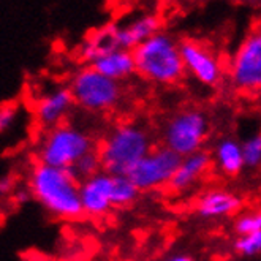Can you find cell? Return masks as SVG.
Instances as JSON below:
<instances>
[{
    "instance_id": "7a4b0ae2",
    "label": "cell",
    "mask_w": 261,
    "mask_h": 261,
    "mask_svg": "<svg viewBox=\"0 0 261 261\" xmlns=\"http://www.w3.org/2000/svg\"><path fill=\"white\" fill-rule=\"evenodd\" d=\"M132 54L136 73L147 81L170 86L179 83L186 74L179 41L162 30L138 44Z\"/></svg>"
},
{
    "instance_id": "5b68a950",
    "label": "cell",
    "mask_w": 261,
    "mask_h": 261,
    "mask_svg": "<svg viewBox=\"0 0 261 261\" xmlns=\"http://www.w3.org/2000/svg\"><path fill=\"white\" fill-rule=\"evenodd\" d=\"M209 132L211 127L206 113L196 108H187L168 119L163 130V143L166 149L173 150L179 157H187L203 150Z\"/></svg>"
},
{
    "instance_id": "52a82bcc",
    "label": "cell",
    "mask_w": 261,
    "mask_h": 261,
    "mask_svg": "<svg viewBox=\"0 0 261 261\" xmlns=\"http://www.w3.org/2000/svg\"><path fill=\"white\" fill-rule=\"evenodd\" d=\"M177 153L166 149L165 146L152 147L146 155L138 162L128 177L140 192L157 190L168 187L173 174L180 163Z\"/></svg>"
},
{
    "instance_id": "e0dca14e",
    "label": "cell",
    "mask_w": 261,
    "mask_h": 261,
    "mask_svg": "<svg viewBox=\"0 0 261 261\" xmlns=\"http://www.w3.org/2000/svg\"><path fill=\"white\" fill-rule=\"evenodd\" d=\"M212 162L216 163L219 171L223 173L228 177H236L244 170V160H242V150L241 143L236 141L234 138H222L216 144L214 149V159Z\"/></svg>"
},
{
    "instance_id": "9a60e30c",
    "label": "cell",
    "mask_w": 261,
    "mask_h": 261,
    "mask_svg": "<svg viewBox=\"0 0 261 261\" xmlns=\"http://www.w3.org/2000/svg\"><path fill=\"white\" fill-rule=\"evenodd\" d=\"M117 25L116 24H106L101 29L94 30L81 44L80 48V59L86 64H94L97 59L101 56L113 53L117 48V40H116Z\"/></svg>"
},
{
    "instance_id": "2e32d148",
    "label": "cell",
    "mask_w": 261,
    "mask_h": 261,
    "mask_svg": "<svg viewBox=\"0 0 261 261\" xmlns=\"http://www.w3.org/2000/svg\"><path fill=\"white\" fill-rule=\"evenodd\" d=\"M89 67H92L100 74L117 83L130 78L132 74L136 73L133 54L132 51H125V49H116L113 53L105 54L100 59H97L94 64H90Z\"/></svg>"
},
{
    "instance_id": "44dd1931",
    "label": "cell",
    "mask_w": 261,
    "mask_h": 261,
    "mask_svg": "<svg viewBox=\"0 0 261 261\" xmlns=\"http://www.w3.org/2000/svg\"><path fill=\"white\" fill-rule=\"evenodd\" d=\"M233 250L236 255L242 258H255L261 252V231L247 234V236H236L233 242Z\"/></svg>"
},
{
    "instance_id": "7402d4cb",
    "label": "cell",
    "mask_w": 261,
    "mask_h": 261,
    "mask_svg": "<svg viewBox=\"0 0 261 261\" xmlns=\"http://www.w3.org/2000/svg\"><path fill=\"white\" fill-rule=\"evenodd\" d=\"M242 160L245 168H258L261 163V136L258 133L247 138L244 143H241Z\"/></svg>"
},
{
    "instance_id": "cb8c5ba5",
    "label": "cell",
    "mask_w": 261,
    "mask_h": 261,
    "mask_svg": "<svg viewBox=\"0 0 261 261\" xmlns=\"http://www.w3.org/2000/svg\"><path fill=\"white\" fill-rule=\"evenodd\" d=\"M16 189V180H14L13 176L7 174V176H2L0 177V196H7V195H11Z\"/></svg>"
},
{
    "instance_id": "ffe728a7",
    "label": "cell",
    "mask_w": 261,
    "mask_h": 261,
    "mask_svg": "<svg viewBox=\"0 0 261 261\" xmlns=\"http://www.w3.org/2000/svg\"><path fill=\"white\" fill-rule=\"evenodd\" d=\"M71 171L80 180H84L90 176L100 173L101 171V162H100L97 150L87 152L86 155H83L78 162L73 165Z\"/></svg>"
},
{
    "instance_id": "603a6c76",
    "label": "cell",
    "mask_w": 261,
    "mask_h": 261,
    "mask_svg": "<svg viewBox=\"0 0 261 261\" xmlns=\"http://www.w3.org/2000/svg\"><path fill=\"white\" fill-rule=\"evenodd\" d=\"M19 117V106L16 103L0 105V135L7 133L13 128Z\"/></svg>"
},
{
    "instance_id": "484cf974",
    "label": "cell",
    "mask_w": 261,
    "mask_h": 261,
    "mask_svg": "<svg viewBox=\"0 0 261 261\" xmlns=\"http://www.w3.org/2000/svg\"><path fill=\"white\" fill-rule=\"evenodd\" d=\"M165 261H195V258L187 253H174L171 256H168Z\"/></svg>"
},
{
    "instance_id": "3957f363",
    "label": "cell",
    "mask_w": 261,
    "mask_h": 261,
    "mask_svg": "<svg viewBox=\"0 0 261 261\" xmlns=\"http://www.w3.org/2000/svg\"><path fill=\"white\" fill-rule=\"evenodd\" d=\"M152 149L150 135L136 124H119L103 140L97 150L101 171L111 176H128Z\"/></svg>"
},
{
    "instance_id": "d6986e66",
    "label": "cell",
    "mask_w": 261,
    "mask_h": 261,
    "mask_svg": "<svg viewBox=\"0 0 261 261\" xmlns=\"http://www.w3.org/2000/svg\"><path fill=\"white\" fill-rule=\"evenodd\" d=\"M234 233L236 236H247L261 231V212L252 209L247 212H241L234 220Z\"/></svg>"
},
{
    "instance_id": "ba28073f",
    "label": "cell",
    "mask_w": 261,
    "mask_h": 261,
    "mask_svg": "<svg viewBox=\"0 0 261 261\" xmlns=\"http://www.w3.org/2000/svg\"><path fill=\"white\" fill-rule=\"evenodd\" d=\"M229 78L236 90L242 94H256L261 87V35L252 32L236 51L231 65Z\"/></svg>"
},
{
    "instance_id": "4fadbf2b",
    "label": "cell",
    "mask_w": 261,
    "mask_h": 261,
    "mask_svg": "<svg viewBox=\"0 0 261 261\" xmlns=\"http://www.w3.org/2000/svg\"><path fill=\"white\" fill-rule=\"evenodd\" d=\"M211 165L212 157L206 150H198L187 157H182L176 173L173 174L170 184H168V187L177 193L192 189L209 171Z\"/></svg>"
},
{
    "instance_id": "5bb4252c",
    "label": "cell",
    "mask_w": 261,
    "mask_h": 261,
    "mask_svg": "<svg viewBox=\"0 0 261 261\" xmlns=\"http://www.w3.org/2000/svg\"><path fill=\"white\" fill-rule=\"evenodd\" d=\"M160 29H162L160 19L157 16H152V14L138 18L127 27H117V32H116L117 48L125 49V51H133L138 44H141L149 37L160 32Z\"/></svg>"
},
{
    "instance_id": "4316f807",
    "label": "cell",
    "mask_w": 261,
    "mask_h": 261,
    "mask_svg": "<svg viewBox=\"0 0 261 261\" xmlns=\"http://www.w3.org/2000/svg\"><path fill=\"white\" fill-rule=\"evenodd\" d=\"M241 2H252V0H241Z\"/></svg>"
},
{
    "instance_id": "30bf717a",
    "label": "cell",
    "mask_w": 261,
    "mask_h": 261,
    "mask_svg": "<svg viewBox=\"0 0 261 261\" xmlns=\"http://www.w3.org/2000/svg\"><path fill=\"white\" fill-rule=\"evenodd\" d=\"M111 189L113 176L105 171L80 180V201L83 216H89L94 219L106 216L113 209Z\"/></svg>"
},
{
    "instance_id": "7c38bea8",
    "label": "cell",
    "mask_w": 261,
    "mask_h": 261,
    "mask_svg": "<svg viewBox=\"0 0 261 261\" xmlns=\"http://www.w3.org/2000/svg\"><path fill=\"white\" fill-rule=\"evenodd\" d=\"M242 198L225 189H209L199 195L196 214L204 220H217L234 216L242 207Z\"/></svg>"
},
{
    "instance_id": "8fae6325",
    "label": "cell",
    "mask_w": 261,
    "mask_h": 261,
    "mask_svg": "<svg viewBox=\"0 0 261 261\" xmlns=\"http://www.w3.org/2000/svg\"><path fill=\"white\" fill-rule=\"evenodd\" d=\"M73 106L74 100L70 89L57 87L37 101L34 111L37 124L44 130H51L60 124H64L67 116L71 113Z\"/></svg>"
},
{
    "instance_id": "6da1fadb",
    "label": "cell",
    "mask_w": 261,
    "mask_h": 261,
    "mask_svg": "<svg viewBox=\"0 0 261 261\" xmlns=\"http://www.w3.org/2000/svg\"><path fill=\"white\" fill-rule=\"evenodd\" d=\"M30 195L60 220H76L83 217L80 201V179L71 170H60L37 163L29 174Z\"/></svg>"
},
{
    "instance_id": "8992f818",
    "label": "cell",
    "mask_w": 261,
    "mask_h": 261,
    "mask_svg": "<svg viewBox=\"0 0 261 261\" xmlns=\"http://www.w3.org/2000/svg\"><path fill=\"white\" fill-rule=\"evenodd\" d=\"M68 89L74 105L90 113L111 111L122 98L120 83L106 78L92 67H86L76 73Z\"/></svg>"
},
{
    "instance_id": "ac0fdd59",
    "label": "cell",
    "mask_w": 261,
    "mask_h": 261,
    "mask_svg": "<svg viewBox=\"0 0 261 261\" xmlns=\"http://www.w3.org/2000/svg\"><path fill=\"white\" fill-rule=\"evenodd\" d=\"M140 190L128 176H113L111 203L113 207H127L136 201Z\"/></svg>"
},
{
    "instance_id": "d4e9b609",
    "label": "cell",
    "mask_w": 261,
    "mask_h": 261,
    "mask_svg": "<svg viewBox=\"0 0 261 261\" xmlns=\"http://www.w3.org/2000/svg\"><path fill=\"white\" fill-rule=\"evenodd\" d=\"M11 196H13V201L16 203V204H25L29 199L32 198L29 189H14Z\"/></svg>"
},
{
    "instance_id": "277c9868",
    "label": "cell",
    "mask_w": 261,
    "mask_h": 261,
    "mask_svg": "<svg viewBox=\"0 0 261 261\" xmlns=\"http://www.w3.org/2000/svg\"><path fill=\"white\" fill-rule=\"evenodd\" d=\"M95 150L92 136L80 127L60 124L46 135L38 146V163L60 170H71L87 152Z\"/></svg>"
},
{
    "instance_id": "9c48e42d",
    "label": "cell",
    "mask_w": 261,
    "mask_h": 261,
    "mask_svg": "<svg viewBox=\"0 0 261 261\" xmlns=\"http://www.w3.org/2000/svg\"><path fill=\"white\" fill-rule=\"evenodd\" d=\"M179 53L186 71H190L193 78L203 86L217 87L222 83L223 67L217 56L211 53L204 44L192 38L180 40Z\"/></svg>"
}]
</instances>
